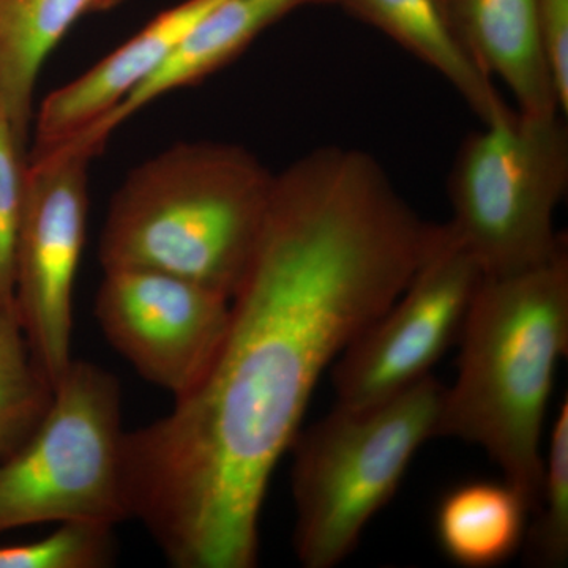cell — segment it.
I'll list each match as a JSON object with an SVG mask.
<instances>
[{
    "label": "cell",
    "instance_id": "obj_20",
    "mask_svg": "<svg viewBox=\"0 0 568 568\" xmlns=\"http://www.w3.org/2000/svg\"><path fill=\"white\" fill-rule=\"evenodd\" d=\"M549 63L558 88L560 112H568V0H540Z\"/></svg>",
    "mask_w": 568,
    "mask_h": 568
},
{
    "label": "cell",
    "instance_id": "obj_14",
    "mask_svg": "<svg viewBox=\"0 0 568 568\" xmlns=\"http://www.w3.org/2000/svg\"><path fill=\"white\" fill-rule=\"evenodd\" d=\"M95 0H0V114L29 141L44 62Z\"/></svg>",
    "mask_w": 568,
    "mask_h": 568
},
{
    "label": "cell",
    "instance_id": "obj_1",
    "mask_svg": "<svg viewBox=\"0 0 568 568\" xmlns=\"http://www.w3.org/2000/svg\"><path fill=\"white\" fill-rule=\"evenodd\" d=\"M433 231L358 149L325 145L275 174L211 364L125 435L129 518L173 566H257L265 493L317 381L405 291Z\"/></svg>",
    "mask_w": 568,
    "mask_h": 568
},
{
    "label": "cell",
    "instance_id": "obj_21",
    "mask_svg": "<svg viewBox=\"0 0 568 568\" xmlns=\"http://www.w3.org/2000/svg\"><path fill=\"white\" fill-rule=\"evenodd\" d=\"M125 0H95L93 3L92 13H99V11H108L114 9V7L121 6Z\"/></svg>",
    "mask_w": 568,
    "mask_h": 568
},
{
    "label": "cell",
    "instance_id": "obj_17",
    "mask_svg": "<svg viewBox=\"0 0 568 568\" xmlns=\"http://www.w3.org/2000/svg\"><path fill=\"white\" fill-rule=\"evenodd\" d=\"M532 525L523 549L526 562L538 568H562L568 560V402L552 422L544 478Z\"/></svg>",
    "mask_w": 568,
    "mask_h": 568
},
{
    "label": "cell",
    "instance_id": "obj_7",
    "mask_svg": "<svg viewBox=\"0 0 568 568\" xmlns=\"http://www.w3.org/2000/svg\"><path fill=\"white\" fill-rule=\"evenodd\" d=\"M481 278L450 224H436L405 291L336 358V406L375 405L432 375L458 343Z\"/></svg>",
    "mask_w": 568,
    "mask_h": 568
},
{
    "label": "cell",
    "instance_id": "obj_11",
    "mask_svg": "<svg viewBox=\"0 0 568 568\" xmlns=\"http://www.w3.org/2000/svg\"><path fill=\"white\" fill-rule=\"evenodd\" d=\"M321 3H334V0H222L136 91L58 149L95 156L119 126L149 104L211 77L239 58L261 33L287 14L302 7Z\"/></svg>",
    "mask_w": 568,
    "mask_h": 568
},
{
    "label": "cell",
    "instance_id": "obj_19",
    "mask_svg": "<svg viewBox=\"0 0 568 568\" xmlns=\"http://www.w3.org/2000/svg\"><path fill=\"white\" fill-rule=\"evenodd\" d=\"M28 140L0 114V305L14 308V252L24 207Z\"/></svg>",
    "mask_w": 568,
    "mask_h": 568
},
{
    "label": "cell",
    "instance_id": "obj_4",
    "mask_svg": "<svg viewBox=\"0 0 568 568\" xmlns=\"http://www.w3.org/2000/svg\"><path fill=\"white\" fill-rule=\"evenodd\" d=\"M446 386L429 375L364 407L336 406L293 446L294 549L306 568H332L357 547L372 518L436 437Z\"/></svg>",
    "mask_w": 568,
    "mask_h": 568
},
{
    "label": "cell",
    "instance_id": "obj_6",
    "mask_svg": "<svg viewBox=\"0 0 568 568\" xmlns=\"http://www.w3.org/2000/svg\"><path fill=\"white\" fill-rule=\"evenodd\" d=\"M118 379L71 362L32 435L0 458V532L67 521L114 528L129 518Z\"/></svg>",
    "mask_w": 568,
    "mask_h": 568
},
{
    "label": "cell",
    "instance_id": "obj_13",
    "mask_svg": "<svg viewBox=\"0 0 568 568\" xmlns=\"http://www.w3.org/2000/svg\"><path fill=\"white\" fill-rule=\"evenodd\" d=\"M334 3L375 26L437 71L481 123L500 121L514 112L515 108L508 106L497 91L495 81L459 40L443 0H334Z\"/></svg>",
    "mask_w": 568,
    "mask_h": 568
},
{
    "label": "cell",
    "instance_id": "obj_5",
    "mask_svg": "<svg viewBox=\"0 0 568 568\" xmlns=\"http://www.w3.org/2000/svg\"><path fill=\"white\" fill-rule=\"evenodd\" d=\"M566 118L515 108L459 145L448 174V224L484 275L518 274L567 248L555 226L568 186Z\"/></svg>",
    "mask_w": 568,
    "mask_h": 568
},
{
    "label": "cell",
    "instance_id": "obj_12",
    "mask_svg": "<svg viewBox=\"0 0 568 568\" xmlns=\"http://www.w3.org/2000/svg\"><path fill=\"white\" fill-rule=\"evenodd\" d=\"M443 2L466 50L491 80L503 81L519 112L562 114L548 58L540 0Z\"/></svg>",
    "mask_w": 568,
    "mask_h": 568
},
{
    "label": "cell",
    "instance_id": "obj_10",
    "mask_svg": "<svg viewBox=\"0 0 568 568\" xmlns=\"http://www.w3.org/2000/svg\"><path fill=\"white\" fill-rule=\"evenodd\" d=\"M222 0H183L153 18L102 61L52 91L33 115L29 156L61 148L114 110L151 78Z\"/></svg>",
    "mask_w": 568,
    "mask_h": 568
},
{
    "label": "cell",
    "instance_id": "obj_8",
    "mask_svg": "<svg viewBox=\"0 0 568 568\" xmlns=\"http://www.w3.org/2000/svg\"><path fill=\"white\" fill-rule=\"evenodd\" d=\"M91 162L74 151L29 156L13 302L33 358L52 386L73 362V290L88 233Z\"/></svg>",
    "mask_w": 568,
    "mask_h": 568
},
{
    "label": "cell",
    "instance_id": "obj_16",
    "mask_svg": "<svg viewBox=\"0 0 568 568\" xmlns=\"http://www.w3.org/2000/svg\"><path fill=\"white\" fill-rule=\"evenodd\" d=\"M52 395L54 386L33 358L17 312L0 305V458L32 435Z\"/></svg>",
    "mask_w": 568,
    "mask_h": 568
},
{
    "label": "cell",
    "instance_id": "obj_9",
    "mask_svg": "<svg viewBox=\"0 0 568 568\" xmlns=\"http://www.w3.org/2000/svg\"><path fill=\"white\" fill-rule=\"evenodd\" d=\"M103 272L95 317L108 342L153 386L185 394L219 349L230 297L152 268Z\"/></svg>",
    "mask_w": 568,
    "mask_h": 568
},
{
    "label": "cell",
    "instance_id": "obj_18",
    "mask_svg": "<svg viewBox=\"0 0 568 568\" xmlns=\"http://www.w3.org/2000/svg\"><path fill=\"white\" fill-rule=\"evenodd\" d=\"M55 526L40 540L2 545L0 568H97L112 559V526L89 521Z\"/></svg>",
    "mask_w": 568,
    "mask_h": 568
},
{
    "label": "cell",
    "instance_id": "obj_3",
    "mask_svg": "<svg viewBox=\"0 0 568 568\" xmlns=\"http://www.w3.org/2000/svg\"><path fill=\"white\" fill-rule=\"evenodd\" d=\"M274 182L242 145H171L115 190L100 234L103 271L152 268L233 297L263 233Z\"/></svg>",
    "mask_w": 568,
    "mask_h": 568
},
{
    "label": "cell",
    "instance_id": "obj_2",
    "mask_svg": "<svg viewBox=\"0 0 568 568\" xmlns=\"http://www.w3.org/2000/svg\"><path fill=\"white\" fill-rule=\"evenodd\" d=\"M436 437L485 450L536 510L556 366L568 351V253L518 274L484 275L462 335Z\"/></svg>",
    "mask_w": 568,
    "mask_h": 568
},
{
    "label": "cell",
    "instance_id": "obj_15",
    "mask_svg": "<svg viewBox=\"0 0 568 568\" xmlns=\"http://www.w3.org/2000/svg\"><path fill=\"white\" fill-rule=\"evenodd\" d=\"M529 515L525 497L504 478L462 484L437 506V544L458 566H499L523 548Z\"/></svg>",
    "mask_w": 568,
    "mask_h": 568
}]
</instances>
